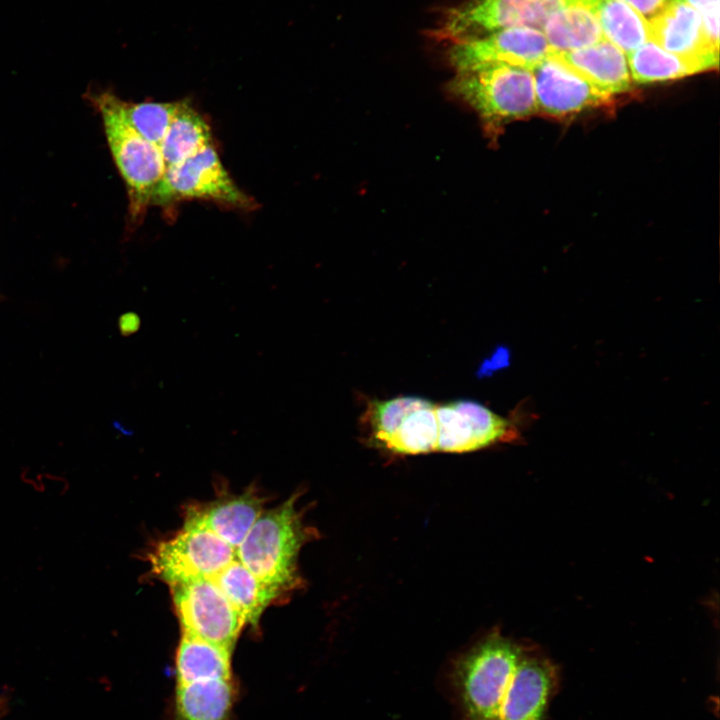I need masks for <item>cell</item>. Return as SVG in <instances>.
Returning <instances> with one entry per match:
<instances>
[{
	"label": "cell",
	"instance_id": "cell-20",
	"mask_svg": "<svg viewBox=\"0 0 720 720\" xmlns=\"http://www.w3.org/2000/svg\"><path fill=\"white\" fill-rule=\"evenodd\" d=\"M175 672L177 684L232 678L231 650L182 633Z\"/></svg>",
	"mask_w": 720,
	"mask_h": 720
},
{
	"label": "cell",
	"instance_id": "cell-17",
	"mask_svg": "<svg viewBox=\"0 0 720 720\" xmlns=\"http://www.w3.org/2000/svg\"><path fill=\"white\" fill-rule=\"evenodd\" d=\"M211 580L237 608L245 623L256 627L264 610L285 591L255 576L237 558Z\"/></svg>",
	"mask_w": 720,
	"mask_h": 720
},
{
	"label": "cell",
	"instance_id": "cell-19",
	"mask_svg": "<svg viewBox=\"0 0 720 720\" xmlns=\"http://www.w3.org/2000/svg\"><path fill=\"white\" fill-rule=\"evenodd\" d=\"M551 51H572L605 39L598 17L589 3L564 6L552 13L541 27Z\"/></svg>",
	"mask_w": 720,
	"mask_h": 720
},
{
	"label": "cell",
	"instance_id": "cell-4",
	"mask_svg": "<svg viewBox=\"0 0 720 720\" xmlns=\"http://www.w3.org/2000/svg\"><path fill=\"white\" fill-rule=\"evenodd\" d=\"M449 89L489 127L537 112L533 74L521 67L489 64L459 71Z\"/></svg>",
	"mask_w": 720,
	"mask_h": 720
},
{
	"label": "cell",
	"instance_id": "cell-23",
	"mask_svg": "<svg viewBox=\"0 0 720 720\" xmlns=\"http://www.w3.org/2000/svg\"><path fill=\"white\" fill-rule=\"evenodd\" d=\"M435 406L427 401L408 413L382 447L401 455L436 451L438 428Z\"/></svg>",
	"mask_w": 720,
	"mask_h": 720
},
{
	"label": "cell",
	"instance_id": "cell-28",
	"mask_svg": "<svg viewBox=\"0 0 720 720\" xmlns=\"http://www.w3.org/2000/svg\"><path fill=\"white\" fill-rule=\"evenodd\" d=\"M140 326V319L134 313H128L121 319V328L125 333H134Z\"/></svg>",
	"mask_w": 720,
	"mask_h": 720
},
{
	"label": "cell",
	"instance_id": "cell-5",
	"mask_svg": "<svg viewBox=\"0 0 720 720\" xmlns=\"http://www.w3.org/2000/svg\"><path fill=\"white\" fill-rule=\"evenodd\" d=\"M595 0H465L448 8L432 36L450 43L468 41L510 27L541 30L558 9L574 3L591 5Z\"/></svg>",
	"mask_w": 720,
	"mask_h": 720
},
{
	"label": "cell",
	"instance_id": "cell-16",
	"mask_svg": "<svg viewBox=\"0 0 720 720\" xmlns=\"http://www.w3.org/2000/svg\"><path fill=\"white\" fill-rule=\"evenodd\" d=\"M232 678L177 684L168 720H232Z\"/></svg>",
	"mask_w": 720,
	"mask_h": 720
},
{
	"label": "cell",
	"instance_id": "cell-3",
	"mask_svg": "<svg viewBox=\"0 0 720 720\" xmlns=\"http://www.w3.org/2000/svg\"><path fill=\"white\" fill-rule=\"evenodd\" d=\"M526 648L493 632L456 663L453 681L465 720H496Z\"/></svg>",
	"mask_w": 720,
	"mask_h": 720
},
{
	"label": "cell",
	"instance_id": "cell-18",
	"mask_svg": "<svg viewBox=\"0 0 720 720\" xmlns=\"http://www.w3.org/2000/svg\"><path fill=\"white\" fill-rule=\"evenodd\" d=\"M627 55L631 78L642 84L682 78L717 68L719 63V58L680 56L662 49L652 41Z\"/></svg>",
	"mask_w": 720,
	"mask_h": 720
},
{
	"label": "cell",
	"instance_id": "cell-8",
	"mask_svg": "<svg viewBox=\"0 0 720 720\" xmlns=\"http://www.w3.org/2000/svg\"><path fill=\"white\" fill-rule=\"evenodd\" d=\"M182 632L232 651L244 618L211 579L170 586Z\"/></svg>",
	"mask_w": 720,
	"mask_h": 720
},
{
	"label": "cell",
	"instance_id": "cell-14",
	"mask_svg": "<svg viewBox=\"0 0 720 720\" xmlns=\"http://www.w3.org/2000/svg\"><path fill=\"white\" fill-rule=\"evenodd\" d=\"M264 498L255 489L241 494L222 496L186 511L185 523L212 531L235 550L263 512Z\"/></svg>",
	"mask_w": 720,
	"mask_h": 720
},
{
	"label": "cell",
	"instance_id": "cell-6",
	"mask_svg": "<svg viewBox=\"0 0 720 720\" xmlns=\"http://www.w3.org/2000/svg\"><path fill=\"white\" fill-rule=\"evenodd\" d=\"M195 199L245 210L255 207L254 199L236 185L224 168L214 143L167 167L152 192L150 206Z\"/></svg>",
	"mask_w": 720,
	"mask_h": 720
},
{
	"label": "cell",
	"instance_id": "cell-13",
	"mask_svg": "<svg viewBox=\"0 0 720 720\" xmlns=\"http://www.w3.org/2000/svg\"><path fill=\"white\" fill-rule=\"evenodd\" d=\"M650 41L685 57L719 58V46L708 38L700 13L688 4L671 0L649 19Z\"/></svg>",
	"mask_w": 720,
	"mask_h": 720
},
{
	"label": "cell",
	"instance_id": "cell-21",
	"mask_svg": "<svg viewBox=\"0 0 720 720\" xmlns=\"http://www.w3.org/2000/svg\"><path fill=\"white\" fill-rule=\"evenodd\" d=\"M213 143L210 126L187 101L177 111L159 146L166 168L179 164Z\"/></svg>",
	"mask_w": 720,
	"mask_h": 720
},
{
	"label": "cell",
	"instance_id": "cell-22",
	"mask_svg": "<svg viewBox=\"0 0 720 720\" xmlns=\"http://www.w3.org/2000/svg\"><path fill=\"white\" fill-rule=\"evenodd\" d=\"M605 39L629 54L650 41L648 20L622 0H595L593 6Z\"/></svg>",
	"mask_w": 720,
	"mask_h": 720
},
{
	"label": "cell",
	"instance_id": "cell-12",
	"mask_svg": "<svg viewBox=\"0 0 720 720\" xmlns=\"http://www.w3.org/2000/svg\"><path fill=\"white\" fill-rule=\"evenodd\" d=\"M557 679L556 668L547 658L526 649L509 682L496 720H543Z\"/></svg>",
	"mask_w": 720,
	"mask_h": 720
},
{
	"label": "cell",
	"instance_id": "cell-1",
	"mask_svg": "<svg viewBox=\"0 0 720 720\" xmlns=\"http://www.w3.org/2000/svg\"><path fill=\"white\" fill-rule=\"evenodd\" d=\"M297 495L255 521L236 550L237 559L262 581L288 592L301 584L298 555L314 535L297 508Z\"/></svg>",
	"mask_w": 720,
	"mask_h": 720
},
{
	"label": "cell",
	"instance_id": "cell-25",
	"mask_svg": "<svg viewBox=\"0 0 720 720\" xmlns=\"http://www.w3.org/2000/svg\"><path fill=\"white\" fill-rule=\"evenodd\" d=\"M427 401L413 396L372 401L367 409L366 417L374 440L382 446L397 429L403 418Z\"/></svg>",
	"mask_w": 720,
	"mask_h": 720
},
{
	"label": "cell",
	"instance_id": "cell-2",
	"mask_svg": "<svg viewBox=\"0 0 720 720\" xmlns=\"http://www.w3.org/2000/svg\"><path fill=\"white\" fill-rule=\"evenodd\" d=\"M88 99L100 114L110 152L126 184L130 218L137 220L150 206L152 192L166 169L160 149L133 128L125 114V101L115 94L93 92Z\"/></svg>",
	"mask_w": 720,
	"mask_h": 720
},
{
	"label": "cell",
	"instance_id": "cell-9",
	"mask_svg": "<svg viewBox=\"0 0 720 720\" xmlns=\"http://www.w3.org/2000/svg\"><path fill=\"white\" fill-rule=\"evenodd\" d=\"M450 44L448 59L456 72L489 64L532 70L551 52L543 32L527 26L505 28Z\"/></svg>",
	"mask_w": 720,
	"mask_h": 720
},
{
	"label": "cell",
	"instance_id": "cell-10",
	"mask_svg": "<svg viewBox=\"0 0 720 720\" xmlns=\"http://www.w3.org/2000/svg\"><path fill=\"white\" fill-rule=\"evenodd\" d=\"M435 415L436 451H474L518 437L510 421L475 401L457 400L436 405Z\"/></svg>",
	"mask_w": 720,
	"mask_h": 720
},
{
	"label": "cell",
	"instance_id": "cell-29",
	"mask_svg": "<svg viewBox=\"0 0 720 720\" xmlns=\"http://www.w3.org/2000/svg\"><path fill=\"white\" fill-rule=\"evenodd\" d=\"M3 705H4V704H3L2 698L0 697V712H1V710H2Z\"/></svg>",
	"mask_w": 720,
	"mask_h": 720
},
{
	"label": "cell",
	"instance_id": "cell-11",
	"mask_svg": "<svg viewBox=\"0 0 720 720\" xmlns=\"http://www.w3.org/2000/svg\"><path fill=\"white\" fill-rule=\"evenodd\" d=\"M531 72L537 111L551 116H565L607 104L611 98V95L549 55Z\"/></svg>",
	"mask_w": 720,
	"mask_h": 720
},
{
	"label": "cell",
	"instance_id": "cell-7",
	"mask_svg": "<svg viewBox=\"0 0 720 720\" xmlns=\"http://www.w3.org/2000/svg\"><path fill=\"white\" fill-rule=\"evenodd\" d=\"M236 558V550L212 531L184 523L177 535L154 547L148 560L152 574L173 586L211 579Z\"/></svg>",
	"mask_w": 720,
	"mask_h": 720
},
{
	"label": "cell",
	"instance_id": "cell-27",
	"mask_svg": "<svg viewBox=\"0 0 720 720\" xmlns=\"http://www.w3.org/2000/svg\"><path fill=\"white\" fill-rule=\"evenodd\" d=\"M697 10L702 18L719 16V0H679Z\"/></svg>",
	"mask_w": 720,
	"mask_h": 720
},
{
	"label": "cell",
	"instance_id": "cell-15",
	"mask_svg": "<svg viewBox=\"0 0 720 720\" xmlns=\"http://www.w3.org/2000/svg\"><path fill=\"white\" fill-rule=\"evenodd\" d=\"M549 56L611 96L631 88L632 78L627 58L622 50L607 39L572 51H551Z\"/></svg>",
	"mask_w": 720,
	"mask_h": 720
},
{
	"label": "cell",
	"instance_id": "cell-26",
	"mask_svg": "<svg viewBox=\"0 0 720 720\" xmlns=\"http://www.w3.org/2000/svg\"><path fill=\"white\" fill-rule=\"evenodd\" d=\"M639 12L643 17L651 19L661 12L671 0H622Z\"/></svg>",
	"mask_w": 720,
	"mask_h": 720
},
{
	"label": "cell",
	"instance_id": "cell-24",
	"mask_svg": "<svg viewBox=\"0 0 720 720\" xmlns=\"http://www.w3.org/2000/svg\"><path fill=\"white\" fill-rule=\"evenodd\" d=\"M176 102H125V114L133 128L159 148L177 111Z\"/></svg>",
	"mask_w": 720,
	"mask_h": 720
}]
</instances>
